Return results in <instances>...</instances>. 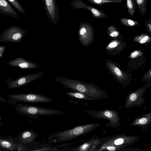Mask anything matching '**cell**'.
Instances as JSON below:
<instances>
[{
	"mask_svg": "<svg viewBox=\"0 0 151 151\" xmlns=\"http://www.w3.org/2000/svg\"><path fill=\"white\" fill-rule=\"evenodd\" d=\"M55 81L65 87L85 94L92 100L109 98L108 94L95 86L75 79L57 76Z\"/></svg>",
	"mask_w": 151,
	"mask_h": 151,
	"instance_id": "1",
	"label": "cell"
},
{
	"mask_svg": "<svg viewBox=\"0 0 151 151\" xmlns=\"http://www.w3.org/2000/svg\"><path fill=\"white\" fill-rule=\"evenodd\" d=\"M100 126L92 123L78 125L70 129L58 131L50 134L47 139L49 143L57 144L68 142L90 132Z\"/></svg>",
	"mask_w": 151,
	"mask_h": 151,
	"instance_id": "2",
	"label": "cell"
},
{
	"mask_svg": "<svg viewBox=\"0 0 151 151\" xmlns=\"http://www.w3.org/2000/svg\"><path fill=\"white\" fill-rule=\"evenodd\" d=\"M15 111L19 114L36 119L40 116L62 115L64 113L61 111L41 107L24 105L19 103L15 107Z\"/></svg>",
	"mask_w": 151,
	"mask_h": 151,
	"instance_id": "3",
	"label": "cell"
},
{
	"mask_svg": "<svg viewBox=\"0 0 151 151\" xmlns=\"http://www.w3.org/2000/svg\"><path fill=\"white\" fill-rule=\"evenodd\" d=\"M8 103L15 106L18 102L31 103H50L52 101V99L42 95L32 92L25 93H14L9 95Z\"/></svg>",
	"mask_w": 151,
	"mask_h": 151,
	"instance_id": "4",
	"label": "cell"
},
{
	"mask_svg": "<svg viewBox=\"0 0 151 151\" xmlns=\"http://www.w3.org/2000/svg\"><path fill=\"white\" fill-rule=\"evenodd\" d=\"M84 111L93 117L99 119H105L109 121L106 124L107 127L117 128L120 125V118L119 113L115 110L106 109L101 111L84 109Z\"/></svg>",
	"mask_w": 151,
	"mask_h": 151,
	"instance_id": "5",
	"label": "cell"
},
{
	"mask_svg": "<svg viewBox=\"0 0 151 151\" xmlns=\"http://www.w3.org/2000/svg\"><path fill=\"white\" fill-rule=\"evenodd\" d=\"M139 139V138L137 136H128L124 133L121 134L102 138V143L100 145H114L127 147L133 145Z\"/></svg>",
	"mask_w": 151,
	"mask_h": 151,
	"instance_id": "6",
	"label": "cell"
},
{
	"mask_svg": "<svg viewBox=\"0 0 151 151\" xmlns=\"http://www.w3.org/2000/svg\"><path fill=\"white\" fill-rule=\"evenodd\" d=\"M27 32L17 26H11L0 35V42L18 43L21 42Z\"/></svg>",
	"mask_w": 151,
	"mask_h": 151,
	"instance_id": "7",
	"label": "cell"
},
{
	"mask_svg": "<svg viewBox=\"0 0 151 151\" xmlns=\"http://www.w3.org/2000/svg\"><path fill=\"white\" fill-rule=\"evenodd\" d=\"M45 71L37 73L28 74L19 76L13 80L8 78L6 80V82L8 85V89H12L26 85L31 82L39 78L45 73Z\"/></svg>",
	"mask_w": 151,
	"mask_h": 151,
	"instance_id": "8",
	"label": "cell"
},
{
	"mask_svg": "<svg viewBox=\"0 0 151 151\" xmlns=\"http://www.w3.org/2000/svg\"><path fill=\"white\" fill-rule=\"evenodd\" d=\"M147 88V87L145 86L134 91H130L126 98L125 108L128 109L134 106H141L145 101L142 96Z\"/></svg>",
	"mask_w": 151,
	"mask_h": 151,
	"instance_id": "9",
	"label": "cell"
},
{
	"mask_svg": "<svg viewBox=\"0 0 151 151\" xmlns=\"http://www.w3.org/2000/svg\"><path fill=\"white\" fill-rule=\"evenodd\" d=\"M93 32V27L90 24L86 22L81 23L78 31L80 43L85 46L89 45L92 40Z\"/></svg>",
	"mask_w": 151,
	"mask_h": 151,
	"instance_id": "10",
	"label": "cell"
},
{
	"mask_svg": "<svg viewBox=\"0 0 151 151\" xmlns=\"http://www.w3.org/2000/svg\"><path fill=\"white\" fill-rule=\"evenodd\" d=\"M102 138H99L96 134L83 144L76 147L65 148L58 151H95L96 147L102 143Z\"/></svg>",
	"mask_w": 151,
	"mask_h": 151,
	"instance_id": "11",
	"label": "cell"
},
{
	"mask_svg": "<svg viewBox=\"0 0 151 151\" xmlns=\"http://www.w3.org/2000/svg\"><path fill=\"white\" fill-rule=\"evenodd\" d=\"M39 135L37 132L30 129H25L19 134L16 138V142L18 143L25 145L26 150L29 146L36 142L35 139ZM25 150V151H26Z\"/></svg>",
	"mask_w": 151,
	"mask_h": 151,
	"instance_id": "12",
	"label": "cell"
},
{
	"mask_svg": "<svg viewBox=\"0 0 151 151\" xmlns=\"http://www.w3.org/2000/svg\"><path fill=\"white\" fill-rule=\"evenodd\" d=\"M46 14L50 21L55 24L58 22L59 14L56 0H42Z\"/></svg>",
	"mask_w": 151,
	"mask_h": 151,
	"instance_id": "13",
	"label": "cell"
},
{
	"mask_svg": "<svg viewBox=\"0 0 151 151\" xmlns=\"http://www.w3.org/2000/svg\"><path fill=\"white\" fill-rule=\"evenodd\" d=\"M0 148L5 150L25 151L24 146L16 142L12 136H0Z\"/></svg>",
	"mask_w": 151,
	"mask_h": 151,
	"instance_id": "14",
	"label": "cell"
},
{
	"mask_svg": "<svg viewBox=\"0 0 151 151\" xmlns=\"http://www.w3.org/2000/svg\"><path fill=\"white\" fill-rule=\"evenodd\" d=\"M75 9H85L89 10L92 14V17L97 18L108 17V16L100 10L94 7L87 5L81 0H73L70 4Z\"/></svg>",
	"mask_w": 151,
	"mask_h": 151,
	"instance_id": "15",
	"label": "cell"
},
{
	"mask_svg": "<svg viewBox=\"0 0 151 151\" xmlns=\"http://www.w3.org/2000/svg\"><path fill=\"white\" fill-rule=\"evenodd\" d=\"M7 64L13 67H18L24 69H35L40 65L36 63L27 60L22 57H19L9 60Z\"/></svg>",
	"mask_w": 151,
	"mask_h": 151,
	"instance_id": "16",
	"label": "cell"
},
{
	"mask_svg": "<svg viewBox=\"0 0 151 151\" xmlns=\"http://www.w3.org/2000/svg\"><path fill=\"white\" fill-rule=\"evenodd\" d=\"M151 124V112H149L136 117L131 123L130 125L139 126L143 132L146 131Z\"/></svg>",
	"mask_w": 151,
	"mask_h": 151,
	"instance_id": "17",
	"label": "cell"
},
{
	"mask_svg": "<svg viewBox=\"0 0 151 151\" xmlns=\"http://www.w3.org/2000/svg\"><path fill=\"white\" fill-rule=\"evenodd\" d=\"M70 145V143H68L52 146L50 145L40 144L36 142L33 145L29 151L57 150L59 148L69 146Z\"/></svg>",
	"mask_w": 151,
	"mask_h": 151,
	"instance_id": "18",
	"label": "cell"
},
{
	"mask_svg": "<svg viewBox=\"0 0 151 151\" xmlns=\"http://www.w3.org/2000/svg\"><path fill=\"white\" fill-rule=\"evenodd\" d=\"M0 12L4 14L18 18V14L6 0H0Z\"/></svg>",
	"mask_w": 151,
	"mask_h": 151,
	"instance_id": "19",
	"label": "cell"
},
{
	"mask_svg": "<svg viewBox=\"0 0 151 151\" xmlns=\"http://www.w3.org/2000/svg\"><path fill=\"white\" fill-rule=\"evenodd\" d=\"M67 95L70 97L76 99L92 101V100L83 93L76 91H67Z\"/></svg>",
	"mask_w": 151,
	"mask_h": 151,
	"instance_id": "20",
	"label": "cell"
},
{
	"mask_svg": "<svg viewBox=\"0 0 151 151\" xmlns=\"http://www.w3.org/2000/svg\"><path fill=\"white\" fill-rule=\"evenodd\" d=\"M139 12L142 15H145L147 8V0H135Z\"/></svg>",
	"mask_w": 151,
	"mask_h": 151,
	"instance_id": "21",
	"label": "cell"
},
{
	"mask_svg": "<svg viewBox=\"0 0 151 151\" xmlns=\"http://www.w3.org/2000/svg\"><path fill=\"white\" fill-rule=\"evenodd\" d=\"M126 6L129 14L132 16L134 14L135 11L136 4L134 0H126Z\"/></svg>",
	"mask_w": 151,
	"mask_h": 151,
	"instance_id": "22",
	"label": "cell"
},
{
	"mask_svg": "<svg viewBox=\"0 0 151 151\" xmlns=\"http://www.w3.org/2000/svg\"><path fill=\"white\" fill-rule=\"evenodd\" d=\"M120 20L121 23L126 26L132 27L139 24L137 21L131 19L122 18Z\"/></svg>",
	"mask_w": 151,
	"mask_h": 151,
	"instance_id": "23",
	"label": "cell"
},
{
	"mask_svg": "<svg viewBox=\"0 0 151 151\" xmlns=\"http://www.w3.org/2000/svg\"><path fill=\"white\" fill-rule=\"evenodd\" d=\"M88 1L93 4L98 6H101L104 4L107 3L114 2L118 3H122L124 0H121L120 1H117L113 0H87Z\"/></svg>",
	"mask_w": 151,
	"mask_h": 151,
	"instance_id": "24",
	"label": "cell"
},
{
	"mask_svg": "<svg viewBox=\"0 0 151 151\" xmlns=\"http://www.w3.org/2000/svg\"><path fill=\"white\" fill-rule=\"evenodd\" d=\"M134 40L139 43L144 44L149 42L150 38V36L147 34H142L136 37Z\"/></svg>",
	"mask_w": 151,
	"mask_h": 151,
	"instance_id": "25",
	"label": "cell"
},
{
	"mask_svg": "<svg viewBox=\"0 0 151 151\" xmlns=\"http://www.w3.org/2000/svg\"><path fill=\"white\" fill-rule=\"evenodd\" d=\"M20 13L25 14V13L23 6L17 0H8Z\"/></svg>",
	"mask_w": 151,
	"mask_h": 151,
	"instance_id": "26",
	"label": "cell"
},
{
	"mask_svg": "<svg viewBox=\"0 0 151 151\" xmlns=\"http://www.w3.org/2000/svg\"><path fill=\"white\" fill-rule=\"evenodd\" d=\"M108 66L116 76L119 78H122L123 77L122 73L119 68L115 66L114 65L111 63H109Z\"/></svg>",
	"mask_w": 151,
	"mask_h": 151,
	"instance_id": "27",
	"label": "cell"
},
{
	"mask_svg": "<svg viewBox=\"0 0 151 151\" xmlns=\"http://www.w3.org/2000/svg\"><path fill=\"white\" fill-rule=\"evenodd\" d=\"M107 31L110 36L112 37H117L119 35V32L114 26L111 25L108 27Z\"/></svg>",
	"mask_w": 151,
	"mask_h": 151,
	"instance_id": "28",
	"label": "cell"
},
{
	"mask_svg": "<svg viewBox=\"0 0 151 151\" xmlns=\"http://www.w3.org/2000/svg\"><path fill=\"white\" fill-rule=\"evenodd\" d=\"M119 151H146L144 150L137 148H131L129 147H122L121 148Z\"/></svg>",
	"mask_w": 151,
	"mask_h": 151,
	"instance_id": "29",
	"label": "cell"
},
{
	"mask_svg": "<svg viewBox=\"0 0 151 151\" xmlns=\"http://www.w3.org/2000/svg\"><path fill=\"white\" fill-rule=\"evenodd\" d=\"M145 21V25L150 33L151 32V17L149 19Z\"/></svg>",
	"mask_w": 151,
	"mask_h": 151,
	"instance_id": "30",
	"label": "cell"
},
{
	"mask_svg": "<svg viewBox=\"0 0 151 151\" xmlns=\"http://www.w3.org/2000/svg\"><path fill=\"white\" fill-rule=\"evenodd\" d=\"M119 44L117 41H113L111 42L108 45L107 48L112 49L116 47Z\"/></svg>",
	"mask_w": 151,
	"mask_h": 151,
	"instance_id": "31",
	"label": "cell"
},
{
	"mask_svg": "<svg viewBox=\"0 0 151 151\" xmlns=\"http://www.w3.org/2000/svg\"><path fill=\"white\" fill-rule=\"evenodd\" d=\"M142 55V53L141 52L139 51H134L132 52L130 55V57L132 58H135Z\"/></svg>",
	"mask_w": 151,
	"mask_h": 151,
	"instance_id": "32",
	"label": "cell"
},
{
	"mask_svg": "<svg viewBox=\"0 0 151 151\" xmlns=\"http://www.w3.org/2000/svg\"><path fill=\"white\" fill-rule=\"evenodd\" d=\"M6 47L4 46H0V58L2 57L5 52Z\"/></svg>",
	"mask_w": 151,
	"mask_h": 151,
	"instance_id": "33",
	"label": "cell"
},
{
	"mask_svg": "<svg viewBox=\"0 0 151 151\" xmlns=\"http://www.w3.org/2000/svg\"><path fill=\"white\" fill-rule=\"evenodd\" d=\"M0 102L7 103V101L3 97L0 96Z\"/></svg>",
	"mask_w": 151,
	"mask_h": 151,
	"instance_id": "34",
	"label": "cell"
},
{
	"mask_svg": "<svg viewBox=\"0 0 151 151\" xmlns=\"http://www.w3.org/2000/svg\"><path fill=\"white\" fill-rule=\"evenodd\" d=\"M4 124L1 122L0 121V126H3Z\"/></svg>",
	"mask_w": 151,
	"mask_h": 151,
	"instance_id": "35",
	"label": "cell"
},
{
	"mask_svg": "<svg viewBox=\"0 0 151 151\" xmlns=\"http://www.w3.org/2000/svg\"><path fill=\"white\" fill-rule=\"evenodd\" d=\"M113 1H121V0H113Z\"/></svg>",
	"mask_w": 151,
	"mask_h": 151,
	"instance_id": "36",
	"label": "cell"
},
{
	"mask_svg": "<svg viewBox=\"0 0 151 151\" xmlns=\"http://www.w3.org/2000/svg\"><path fill=\"white\" fill-rule=\"evenodd\" d=\"M2 150L1 149H0V151H2V150Z\"/></svg>",
	"mask_w": 151,
	"mask_h": 151,
	"instance_id": "37",
	"label": "cell"
}]
</instances>
